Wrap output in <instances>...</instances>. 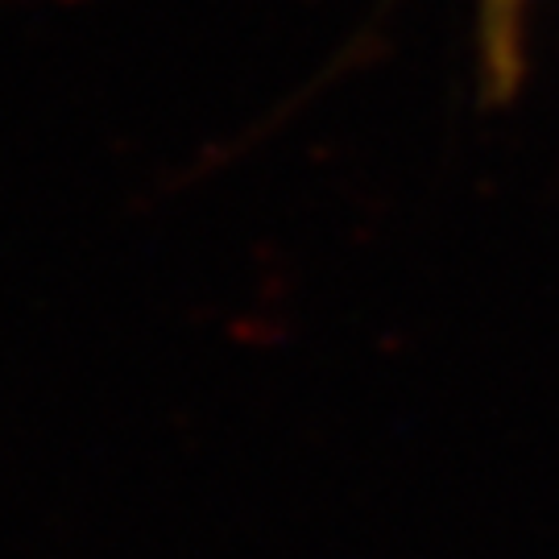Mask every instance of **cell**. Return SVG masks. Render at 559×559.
<instances>
[{
  "mask_svg": "<svg viewBox=\"0 0 559 559\" xmlns=\"http://www.w3.org/2000/svg\"><path fill=\"white\" fill-rule=\"evenodd\" d=\"M531 0H477V71L489 104H506L526 75Z\"/></svg>",
  "mask_w": 559,
  "mask_h": 559,
  "instance_id": "6da1fadb",
  "label": "cell"
}]
</instances>
